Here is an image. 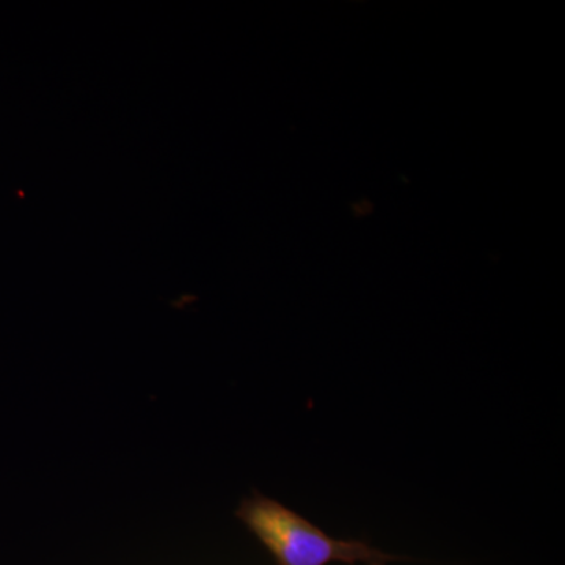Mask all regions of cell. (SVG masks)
I'll list each match as a JSON object with an SVG mask.
<instances>
[{"label":"cell","instance_id":"obj_1","mask_svg":"<svg viewBox=\"0 0 565 565\" xmlns=\"http://www.w3.org/2000/svg\"><path fill=\"white\" fill-rule=\"evenodd\" d=\"M234 515L266 546L277 565H388L394 561H411L381 552L363 541L334 539L256 489L241 500Z\"/></svg>","mask_w":565,"mask_h":565}]
</instances>
